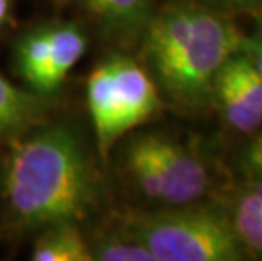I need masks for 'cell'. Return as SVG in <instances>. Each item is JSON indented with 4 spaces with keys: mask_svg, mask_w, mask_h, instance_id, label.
Returning a JSON list of instances; mask_svg holds the SVG:
<instances>
[{
    "mask_svg": "<svg viewBox=\"0 0 262 261\" xmlns=\"http://www.w3.org/2000/svg\"><path fill=\"white\" fill-rule=\"evenodd\" d=\"M102 166L68 122L44 119L19 132L0 148V231L24 236L92 217L107 193Z\"/></svg>",
    "mask_w": 262,
    "mask_h": 261,
    "instance_id": "6da1fadb",
    "label": "cell"
},
{
    "mask_svg": "<svg viewBox=\"0 0 262 261\" xmlns=\"http://www.w3.org/2000/svg\"><path fill=\"white\" fill-rule=\"evenodd\" d=\"M14 21V0H0V34Z\"/></svg>",
    "mask_w": 262,
    "mask_h": 261,
    "instance_id": "2e32d148",
    "label": "cell"
},
{
    "mask_svg": "<svg viewBox=\"0 0 262 261\" xmlns=\"http://www.w3.org/2000/svg\"><path fill=\"white\" fill-rule=\"evenodd\" d=\"M88 31L115 49L139 46L154 12L152 0H63Z\"/></svg>",
    "mask_w": 262,
    "mask_h": 261,
    "instance_id": "ba28073f",
    "label": "cell"
},
{
    "mask_svg": "<svg viewBox=\"0 0 262 261\" xmlns=\"http://www.w3.org/2000/svg\"><path fill=\"white\" fill-rule=\"evenodd\" d=\"M125 229L154 261H238L249 258L224 209L200 202L119 212Z\"/></svg>",
    "mask_w": 262,
    "mask_h": 261,
    "instance_id": "3957f363",
    "label": "cell"
},
{
    "mask_svg": "<svg viewBox=\"0 0 262 261\" xmlns=\"http://www.w3.org/2000/svg\"><path fill=\"white\" fill-rule=\"evenodd\" d=\"M86 236L92 261H154L152 254L125 229L117 215L103 220Z\"/></svg>",
    "mask_w": 262,
    "mask_h": 261,
    "instance_id": "7c38bea8",
    "label": "cell"
},
{
    "mask_svg": "<svg viewBox=\"0 0 262 261\" xmlns=\"http://www.w3.org/2000/svg\"><path fill=\"white\" fill-rule=\"evenodd\" d=\"M158 83L147 68L122 49L98 61L85 82L95 149L107 166L119 143L163 107Z\"/></svg>",
    "mask_w": 262,
    "mask_h": 261,
    "instance_id": "277c9868",
    "label": "cell"
},
{
    "mask_svg": "<svg viewBox=\"0 0 262 261\" xmlns=\"http://www.w3.org/2000/svg\"><path fill=\"white\" fill-rule=\"evenodd\" d=\"M227 214L245 251L262 258V178L245 183Z\"/></svg>",
    "mask_w": 262,
    "mask_h": 261,
    "instance_id": "8fae6325",
    "label": "cell"
},
{
    "mask_svg": "<svg viewBox=\"0 0 262 261\" xmlns=\"http://www.w3.org/2000/svg\"><path fill=\"white\" fill-rule=\"evenodd\" d=\"M219 9L242 10V12H257L262 9V0H206Z\"/></svg>",
    "mask_w": 262,
    "mask_h": 261,
    "instance_id": "9a60e30c",
    "label": "cell"
},
{
    "mask_svg": "<svg viewBox=\"0 0 262 261\" xmlns=\"http://www.w3.org/2000/svg\"><path fill=\"white\" fill-rule=\"evenodd\" d=\"M120 168L142 200L158 209L196 204L208 193L206 161L164 132H130L120 141Z\"/></svg>",
    "mask_w": 262,
    "mask_h": 261,
    "instance_id": "5b68a950",
    "label": "cell"
},
{
    "mask_svg": "<svg viewBox=\"0 0 262 261\" xmlns=\"http://www.w3.org/2000/svg\"><path fill=\"white\" fill-rule=\"evenodd\" d=\"M245 34L206 0H168L154 9L139 41L144 66L159 90L186 109L211 102L222 65L241 51Z\"/></svg>",
    "mask_w": 262,
    "mask_h": 261,
    "instance_id": "7a4b0ae2",
    "label": "cell"
},
{
    "mask_svg": "<svg viewBox=\"0 0 262 261\" xmlns=\"http://www.w3.org/2000/svg\"><path fill=\"white\" fill-rule=\"evenodd\" d=\"M32 261H92L90 244L81 222L61 220L34 232Z\"/></svg>",
    "mask_w": 262,
    "mask_h": 261,
    "instance_id": "30bf717a",
    "label": "cell"
},
{
    "mask_svg": "<svg viewBox=\"0 0 262 261\" xmlns=\"http://www.w3.org/2000/svg\"><path fill=\"white\" fill-rule=\"evenodd\" d=\"M242 165L254 178H262V131L257 132L242 151Z\"/></svg>",
    "mask_w": 262,
    "mask_h": 261,
    "instance_id": "4fadbf2b",
    "label": "cell"
},
{
    "mask_svg": "<svg viewBox=\"0 0 262 261\" xmlns=\"http://www.w3.org/2000/svg\"><path fill=\"white\" fill-rule=\"evenodd\" d=\"M92 32L80 19L29 26L12 44V70L26 88L53 97L88 51Z\"/></svg>",
    "mask_w": 262,
    "mask_h": 261,
    "instance_id": "8992f818",
    "label": "cell"
},
{
    "mask_svg": "<svg viewBox=\"0 0 262 261\" xmlns=\"http://www.w3.org/2000/svg\"><path fill=\"white\" fill-rule=\"evenodd\" d=\"M241 51L247 54V58L252 61V65L262 76V29H257L254 34L244 37Z\"/></svg>",
    "mask_w": 262,
    "mask_h": 261,
    "instance_id": "5bb4252c",
    "label": "cell"
},
{
    "mask_svg": "<svg viewBox=\"0 0 262 261\" xmlns=\"http://www.w3.org/2000/svg\"><path fill=\"white\" fill-rule=\"evenodd\" d=\"M211 102L228 127L254 134L262 127V76L247 54H232L216 73Z\"/></svg>",
    "mask_w": 262,
    "mask_h": 261,
    "instance_id": "52a82bcc",
    "label": "cell"
},
{
    "mask_svg": "<svg viewBox=\"0 0 262 261\" xmlns=\"http://www.w3.org/2000/svg\"><path fill=\"white\" fill-rule=\"evenodd\" d=\"M53 97L14 85L0 73V148L27 127L48 119Z\"/></svg>",
    "mask_w": 262,
    "mask_h": 261,
    "instance_id": "9c48e42d",
    "label": "cell"
}]
</instances>
